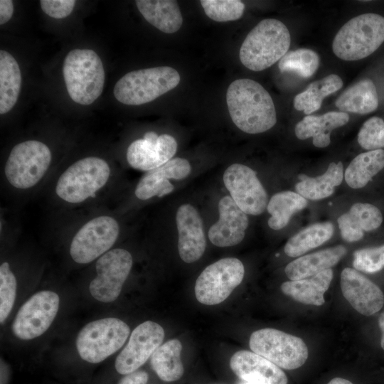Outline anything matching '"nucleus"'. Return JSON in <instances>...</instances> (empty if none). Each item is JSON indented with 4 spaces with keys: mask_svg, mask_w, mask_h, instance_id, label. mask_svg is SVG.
<instances>
[{
    "mask_svg": "<svg viewBox=\"0 0 384 384\" xmlns=\"http://www.w3.org/2000/svg\"><path fill=\"white\" fill-rule=\"evenodd\" d=\"M334 234V225L331 222L317 223L311 225L291 237L284 245L285 254L297 257L307 251L321 245Z\"/></svg>",
    "mask_w": 384,
    "mask_h": 384,
    "instance_id": "obj_33",
    "label": "nucleus"
},
{
    "mask_svg": "<svg viewBox=\"0 0 384 384\" xmlns=\"http://www.w3.org/2000/svg\"><path fill=\"white\" fill-rule=\"evenodd\" d=\"M358 142L368 151L382 149L384 147V120L379 117L367 119L358 132Z\"/></svg>",
    "mask_w": 384,
    "mask_h": 384,
    "instance_id": "obj_38",
    "label": "nucleus"
},
{
    "mask_svg": "<svg viewBox=\"0 0 384 384\" xmlns=\"http://www.w3.org/2000/svg\"><path fill=\"white\" fill-rule=\"evenodd\" d=\"M21 75L17 61L8 52L0 50V113L9 112L21 90Z\"/></svg>",
    "mask_w": 384,
    "mask_h": 384,
    "instance_id": "obj_30",
    "label": "nucleus"
},
{
    "mask_svg": "<svg viewBox=\"0 0 384 384\" xmlns=\"http://www.w3.org/2000/svg\"><path fill=\"white\" fill-rule=\"evenodd\" d=\"M176 150L177 142L171 135L148 132L129 146L127 160L132 168L148 171L170 161Z\"/></svg>",
    "mask_w": 384,
    "mask_h": 384,
    "instance_id": "obj_16",
    "label": "nucleus"
},
{
    "mask_svg": "<svg viewBox=\"0 0 384 384\" xmlns=\"http://www.w3.org/2000/svg\"><path fill=\"white\" fill-rule=\"evenodd\" d=\"M138 10L150 24L166 33L180 29L183 18L178 4L174 0H137Z\"/></svg>",
    "mask_w": 384,
    "mask_h": 384,
    "instance_id": "obj_26",
    "label": "nucleus"
},
{
    "mask_svg": "<svg viewBox=\"0 0 384 384\" xmlns=\"http://www.w3.org/2000/svg\"><path fill=\"white\" fill-rule=\"evenodd\" d=\"M384 168V150L368 151L356 156L344 174L346 183L352 188H363Z\"/></svg>",
    "mask_w": 384,
    "mask_h": 384,
    "instance_id": "obj_31",
    "label": "nucleus"
},
{
    "mask_svg": "<svg viewBox=\"0 0 384 384\" xmlns=\"http://www.w3.org/2000/svg\"><path fill=\"white\" fill-rule=\"evenodd\" d=\"M110 176V168L104 159L89 156L70 165L59 177L55 193L63 201L79 203L93 197Z\"/></svg>",
    "mask_w": 384,
    "mask_h": 384,
    "instance_id": "obj_6",
    "label": "nucleus"
},
{
    "mask_svg": "<svg viewBox=\"0 0 384 384\" xmlns=\"http://www.w3.org/2000/svg\"><path fill=\"white\" fill-rule=\"evenodd\" d=\"M355 270L373 274L384 268V245L357 250L353 252Z\"/></svg>",
    "mask_w": 384,
    "mask_h": 384,
    "instance_id": "obj_39",
    "label": "nucleus"
},
{
    "mask_svg": "<svg viewBox=\"0 0 384 384\" xmlns=\"http://www.w3.org/2000/svg\"><path fill=\"white\" fill-rule=\"evenodd\" d=\"M130 333L128 325L117 318H105L86 324L78 333L76 347L82 359L98 363L117 351Z\"/></svg>",
    "mask_w": 384,
    "mask_h": 384,
    "instance_id": "obj_7",
    "label": "nucleus"
},
{
    "mask_svg": "<svg viewBox=\"0 0 384 384\" xmlns=\"http://www.w3.org/2000/svg\"><path fill=\"white\" fill-rule=\"evenodd\" d=\"M131 253L122 248L109 250L96 262L97 276L89 286L91 295L102 302H112L119 295L132 267Z\"/></svg>",
    "mask_w": 384,
    "mask_h": 384,
    "instance_id": "obj_12",
    "label": "nucleus"
},
{
    "mask_svg": "<svg viewBox=\"0 0 384 384\" xmlns=\"http://www.w3.org/2000/svg\"><path fill=\"white\" fill-rule=\"evenodd\" d=\"M59 302L58 295L51 291L33 294L19 309L12 324L14 334L23 340L42 335L56 316Z\"/></svg>",
    "mask_w": 384,
    "mask_h": 384,
    "instance_id": "obj_13",
    "label": "nucleus"
},
{
    "mask_svg": "<svg viewBox=\"0 0 384 384\" xmlns=\"http://www.w3.org/2000/svg\"><path fill=\"white\" fill-rule=\"evenodd\" d=\"M230 366L246 383L287 384V377L279 367L253 351H237L230 358Z\"/></svg>",
    "mask_w": 384,
    "mask_h": 384,
    "instance_id": "obj_20",
    "label": "nucleus"
},
{
    "mask_svg": "<svg viewBox=\"0 0 384 384\" xmlns=\"http://www.w3.org/2000/svg\"><path fill=\"white\" fill-rule=\"evenodd\" d=\"M378 95L370 79H363L346 90L336 100V107L343 112L366 114L378 107Z\"/></svg>",
    "mask_w": 384,
    "mask_h": 384,
    "instance_id": "obj_28",
    "label": "nucleus"
},
{
    "mask_svg": "<svg viewBox=\"0 0 384 384\" xmlns=\"http://www.w3.org/2000/svg\"><path fill=\"white\" fill-rule=\"evenodd\" d=\"M16 279L6 262L0 266V322L11 312L16 298Z\"/></svg>",
    "mask_w": 384,
    "mask_h": 384,
    "instance_id": "obj_37",
    "label": "nucleus"
},
{
    "mask_svg": "<svg viewBox=\"0 0 384 384\" xmlns=\"http://www.w3.org/2000/svg\"><path fill=\"white\" fill-rule=\"evenodd\" d=\"M180 80L178 71L169 66L133 70L116 82L113 93L121 103L139 105L151 102L173 90Z\"/></svg>",
    "mask_w": 384,
    "mask_h": 384,
    "instance_id": "obj_5",
    "label": "nucleus"
},
{
    "mask_svg": "<svg viewBox=\"0 0 384 384\" xmlns=\"http://www.w3.org/2000/svg\"><path fill=\"white\" fill-rule=\"evenodd\" d=\"M291 37L280 21L266 18L258 23L242 42L239 57L242 65L253 71L272 66L288 52Z\"/></svg>",
    "mask_w": 384,
    "mask_h": 384,
    "instance_id": "obj_2",
    "label": "nucleus"
},
{
    "mask_svg": "<svg viewBox=\"0 0 384 384\" xmlns=\"http://www.w3.org/2000/svg\"><path fill=\"white\" fill-rule=\"evenodd\" d=\"M378 324L381 332L380 347L384 351V311H383L378 319Z\"/></svg>",
    "mask_w": 384,
    "mask_h": 384,
    "instance_id": "obj_43",
    "label": "nucleus"
},
{
    "mask_svg": "<svg viewBox=\"0 0 384 384\" xmlns=\"http://www.w3.org/2000/svg\"><path fill=\"white\" fill-rule=\"evenodd\" d=\"M219 219L209 229L208 238L215 246L224 247L239 244L248 227V218L229 196L218 203Z\"/></svg>",
    "mask_w": 384,
    "mask_h": 384,
    "instance_id": "obj_19",
    "label": "nucleus"
},
{
    "mask_svg": "<svg viewBox=\"0 0 384 384\" xmlns=\"http://www.w3.org/2000/svg\"><path fill=\"white\" fill-rule=\"evenodd\" d=\"M119 233L117 221L109 215L95 217L74 235L70 247L72 259L79 264L91 262L109 251Z\"/></svg>",
    "mask_w": 384,
    "mask_h": 384,
    "instance_id": "obj_11",
    "label": "nucleus"
},
{
    "mask_svg": "<svg viewBox=\"0 0 384 384\" xmlns=\"http://www.w3.org/2000/svg\"><path fill=\"white\" fill-rule=\"evenodd\" d=\"M191 170L188 160L183 158L171 159L161 166L148 171L140 179L135 196L140 200H148L154 196L162 197L174 189L170 178L181 180L186 178Z\"/></svg>",
    "mask_w": 384,
    "mask_h": 384,
    "instance_id": "obj_21",
    "label": "nucleus"
},
{
    "mask_svg": "<svg viewBox=\"0 0 384 384\" xmlns=\"http://www.w3.org/2000/svg\"><path fill=\"white\" fill-rule=\"evenodd\" d=\"M327 384H353L348 380L341 378H335L331 380Z\"/></svg>",
    "mask_w": 384,
    "mask_h": 384,
    "instance_id": "obj_44",
    "label": "nucleus"
},
{
    "mask_svg": "<svg viewBox=\"0 0 384 384\" xmlns=\"http://www.w3.org/2000/svg\"><path fill=\"white\" fill-rule=\"evenodd\" d=\"M206 14L218 22L235 21L241 18L245 4L239 0H201Z\"/></svg>",
    "mask_w": 384,
    "mask_h": 384,
    "instance_id": "obj_36",
    "label": "nucleus"
},
{
    "mask_svg": "<svg viewBox=\"0 0 384 384\" xmlns=\"http://www.w3.org/2000/svg\"><path fill=\"white\" fill-rule=\"evenodd\" d=\"M149 375L144 370H136L124 375L117 384H147Z\"/></svg>",
    "mask_w": 384,
    "mask_h": 384,
    "instance_id": "obj_41",
    "label": "nucleus"
},
{
    "mask_svg": "<svg viewBox=\"0 0 384 384\" xmlns=\"http://www.w3.org/2000/svg\"><path fill=\"white\" fill-rule=\"evenodd\" d=\"M384 42V17L374 13L358 15L336 34L332 50L343 60H358L373 53Z\"/></svg>",
    "mask_w": 384,
    "mask_h": 384,
    "instance_id": "obj_4",
    "label": "nucleus"
},
{
    "mask_svg": "<svg viewBox=\"0 0 384 384\" xmlns=\"http://www.w3.org/2000/svg\"><path fill=\"white\" fill-rule=\"evenodd\" d=\"M52 155L44 143L37 140L21 142L11 149L4 167L9 183L18 189L37 184L50 164Z\"/></svg>",
    "mask_w": 384,
    "mask_h": 384,
    "instance_id": "obj_8",
    "label": "nucleus"
},
{
    "mask_svg": "<svg viewBox=\"0 0 384 384\" xmlns=\"http://www.w3.org/2000/svg\"><path fill=\"white\" fill-rule=\"evenodd\" d=\"M307 204V200L297 192L286 191L275 193L267 206L270 214L267 221L269 227L274 230L284 228L291 218L305 208Z\"/></svg>",
    "mask_w": 384,
    "mask_h": 384,
    "instance_id": "obj_32",
    "label": "nucleus"
},
{
    "mask_svg": "<svg viewBox=\"0 0 384 384\" xmlns=\"http://www.w3.org/2000/svg\"><path fill=\"white\" fill-rule=\"evenodd\" d=\"M343 245H336L311 254L301 256L290 262L284 272L290 280L312 277L335 266L346 254Z\"/></svg>",
    "mask_w": 384,
    "mask_h": 384,
    "instance_id": "obj_24",
    "label": "nucleus"
},
{
    "mask_svg": "<svg viewBox=\"0 0 384 384\" xmlns=\"http://www.w3.org/2000/svg\"><path fill=\"white\" fill-rule=\"evenodd\" d=\"M176 223L181 259L186 263L198 260L205 252L206 239L203 221L198 210L191 204L181 205L176 212Z\"/></svg>",
    "mask_w": 384,
    "mask_h": 384,
    "instance_id": "obj_18",
    "label": "nucleus"
},
{
    "mask_svg": "<svg viewBox=\"0 0 384 384\" xmlns=\"http://www.w3.org/2000/svg\"><path fill=\"white\" fill-rule=\"evenodd\" d=\"M223 183L237 206L246 214L258 215L267 208L266 190L251 168L235 163L223 174Z\"/></svg>",
    "mask_w": 384,
    "mask_h": 384,
    "instance_id": "obj_14",
    "label": "nucleus"
},
{
    "mask_svg": "<svg viewBox=\"0 0 384 384\" xmlns=\"http://www.w3.org/2000/svg\"><path fill=\"white\" fill-rule=\"evenodd\" d=\"M226 102L233 123L247 134H259L277 122L275 107L269 92L257 82L248 78L232 82Z\"/></svg>",
    "mask_w": 384,
    "mask_h": 384,
    "instance_id": "obj_1",
    "label": "nucleus"
},
{
    "mask_svg": "<svg viewBox=\"0 0 384 384\" xmlns=\"http://www.w3.org/2000/svg\"><path fill=\"white\" fill-rule=\"evenodd\" d=\"M340 285L344 298L363 316H372L384 306L382 289L355 269L346 267L342 270Z\"/></svg>",
    "mask_w": 384,
    "mask_h": 384,
    "instance_id": "obj_17",
    "label": "nucleus"
},
{
    "mask_svg": "<svg viewBox=\"0 0 384 384\" xmlns=\"http://www.w3.org/2000/svg\"><path fill=\"white\" fill-rule=\"evenodd\" d=\"M349 121L348 113L343 112H329L322 115H307L295 126L296 137L304 140L313 138L314 146L324 148L331 143V132L342 127Z\"/></svg>",
    "mask_w": 384,
    "mask_h": 384,
    "instance_id": "obj_23",
    "label": "nucleus"
},
{
    "mask_svg": "<svg viewBox=\"0 0 384 384\" xmlns=\"http://www.w3.org/2000/svg\"><path fill=\"white\" fill-rule=\"evenodd\" d=\"M383 220L382 213L375 206L356 203L348 212L340 215L337 222L342 238L346 242H353L362 239L364 232L379 228Z\"/></svg>",
    "mask_w": 384,
    "mask_h": 384,
    "instance_id": "obj_22",
    "label": "nucleus"
},
{
    "mask_svg": "<svg viewBox=\"0 0 384 384\" xmlns=\"http://www.w3.org/2000/svg\"><path fill=\"white\" fill-rule=\"evenodd\" d=\"M182 344L176 338L171 339L160 346L151 356V366L158 377L165 382L180 379L184 372L181 359Z\"/></svg>",
    "mask_w": 384,
    "mask_h": 384,
    "instance_id": "obj_29",
    "label": "nucleus"
},
{
    "mask_svg": "<svg viewBox=\"0 0 384 384\" xmlns=\"http://www.w3.org/2000/svg\"><path fill=\"white\" fill-rule=\"evenodd\" d=\"M245 268L238 258L220 259L207 266L198 277L194 287L197 300L206 305L225 301L242 281Z\"/></svg>",
    "mask_w": 384,
    "mask_h": 384,
    "instance_id": "obj_10",
    "label": "nucleus"
},
{
    "mask_svg": "<svg viewBox=\"0 0 384 384\" xmlns=\"http://www.w3.org/2000/svg\"><path fill=\"white\" fill-rule=\"evenodd\" d=\"M63 77L67 91L75 102L88 105L102 92L105 70L101 59L91 49H74L63 63Z\"/></svg>",
    "mask_w": 384,
    "mask_h": 384,
    "instance_id": "obj_3",
    "label": "nucleus"
},
{
    "mask_svg": "<svg viewBox=\"0 0 384 384\" xmlns=\"http://www.w3.org/2000/svg\"><path fill=\"white\" fill-rule=\"evenodd\" d=\"M245 384H252V383H245Z\"/></svg>",
    "mask_w": 384,
    "mask_h": 384,
    "instance_id": "obj_45",
    "label": "nucleus"
},
{
    "mask_svg": "<svg viewBox=\"0 0 384 384\" xmlns=\"http://www.w3.org/2000/svg\"><path fill=\"white\" fill-rule=\"evenodd\" d=\"M249 345L254 353L287 370L303 366L309 354L302 338L271 328L254 331L250 337Z\"/></svg>",
    "mask_w": 384,
    "mask_h": 384,
    "instance_id": "obj_9",
    "label": "nucleus"
},
{
    "mask_svg": "<svg viewBox=\"0 0 384 384\" xmlns=\"http://www.w3.org/2000/svg\"><path fill=\"white\" fill-rule=\"evenodd\" d=\"M319 61V55L313 50L299 48L288 51L279 61L278 67L282 73L292 72L308 78L317 70Z\"/></svg>",
    "mask_w": 384,
    "mask_h": 384,
    "instance_id": "obj_35",
    "label": "nucleus"
},
{
    "mask_svg": "<svg viewBox=\"0 0 384 384\" xmlns=\"http://www.w3.org/2000/svg\"><path fill=\"white\" fill-rule=\"evenodd\" d=\"M14 13L13 1L11 0L0 1V24L6 23L11 18Z\"/></svg>",
    "mask_w": 384,
    "mask_h": 384,
    "instance_id": "obj_42",
    "label": "nucleus"
},
{
    "mask_svg": "<svg viewBox=\"0 0 384 384\" xmlns=\"http://www.w3.org/2000/svg\"><path fill=\"white\" fill-rule=\"evenodd\" d=\"M164 338V329L157 323L146 321L132 332L129 341L117 356L114 366L121 375L136 371L161 346Z\"/></svg>",
    "mask_w": 384,
    "mask_h": 384,
    "instance_id": "obj_15",
    "label": "nucleus"
},
{
    "mask_svg": "<svg viewBox=\"0 0 384 384\" xmlns=\"http://www.w3.org/2000/svg\"><path fill=\"white\" fill-rule=\"evenodd\" d=\"M343 86V80L338 75L331 74L311 83L304 92L294 99V107L309 115L318 110L324 98L338 91Z\"/></svg>",
    "mask_w": 384,
    "mask_h": 384,
    "instance_id": "obj_34",
    "label": "nucleus"
},
{
    "mask_svg": "<svg viewBox=\"0 0 384 384\" xmlns=\"http://www.w3.org/2000/svg\"><path fill=\"white\" fill-rule=\"evenodd\" d=\"M343 176V164L331 162L326 172L320 176L299 175L300 181L296 183L295 190L306 199H324L334 193V188L341 183Z\"/></svg>",
    "mask_w": 384,
    "mask_h": 384,
    "instance_id": "obj_27",
    "label": "nucleus"
},
{
    "mask_svg": "<svg viewBox=\"0 0 384 384\" xmlns=\"http://www.w3.org/2000/svg\"><path fill=\"white\" fill-rule=\"evenodd\" d=\"M43 11L54 18H63L69 16L75 6L74 0H41Z\"/></svg>",
    "mask_w": 384,
    "mask_h": 384,
    "instance_id": "obj_40",
    "label": "nucleus"
},
{
    "mask_svg": "<svg viewBox=\"0 0 384 384\" xmlns=\"http://www.w3.org/2000/svg\"><path fill=\"white\" fill-rule=\"evenodd\" d=\"M333 275V270L328 269L308 278L284 282L281 284V290L302 304L321 306L325 302L324 295L329 288Z\"/></svg>",
    "mask_w": 384,
    "mask_h": 384,
    "instance_id": "obj_25",
    "label": "nucleus"
}]
</instances>
